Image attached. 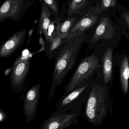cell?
Here are the masks:
<instances>
[{
	"label": "cell",
	"mask_w": 129,
	"mask_h": 129,
	"mask_svg": "<svg viewBox=\"0 0 129 129\" xmlns=\"http://www.w3.org/2000/svg\"><path fill=\"white\" fill-rule=\"evenodd\" d=\"M88 3V0H68L60 12L61 20L76 15H83Z\"/></svg>",
	"instance_id": "obj_11"
},
{
	"label": "cell",
	"mask_w": 129,
	"mask_h": 129,
	"mask_svg": "<svg viewBox=\"0 0 129 129\" xmlns=\"http://www.w3.org/2000/svg\"><path fill=\"white\" fill-rule=\"evenodd\" d=\"M88 86L87 84L84 83L70 92L63 94L56 104L55 111L60 113L80 111L78 105V100Z\"/></svg>",
	"instance_id": "obj_7"
},
{
	"label": "cell",
	"mask_w": 129,
	"mask_h": 129,
	"mask_svg": "<svg viewBox=\"0 0 129 129\" xmlns=\"http://www.w3.org/2000/svg\"><path fill=\"white\" fill-rule=\"evenodd\" d=\"M12 71V67L6 69L5 71V76H7L10 74Z\"/></svg>",
	"instance_id": "obj_22"
},
{
	"label": "cell",
	"mask_w": 129,
	"mask_h": 129,
	"mask_svg": "<svg viewBox=\"0 0 129 129\" xmlns=\"http://www.w3.org/2000/svg\"><path fill=\"white\" fill-rule=\"evenodd\" d=\"M115 4V0H101V9L102 11L107 10L109 8L114 6Z\"/></svg>",
	"instance_id": "obj_19"
},
{
	"label": "cell",
	"mask_w": 129,
	"mask_h": 129,
	"mask_svg": "<svg viewBox=\"0 0 129 129\" xmlns=\"http://www.w3.org/2000/svg\"><path fill=\"white\" fill-rule=\"evenodd\" d=\"M120 72L121 89L124 94L126 95L128 92L129 78V62L127 56H124L121 60Z\"/></svg>",
	"instance_id": "obj_17"
},
{
	"label": "cell",
	"mask_w": 129,
	"mask_h": 129,
	"mask_svg": "<svg viewBox=\"0 0 129 129\" xmlns=\"http://www.w3.org/2000/svg\"><path fill=\"white\" fill-rule=\"evenodd\" d=\"M8 118V116L6 113L2 109L0 110V121L1 122H4Z\"/></svg>",
	"instance_id": "obj_20"
},
{
	"label": "cell",
	"mask_w": 129,
	"mask_h": 129,
	"mask_svg": "<svg viewBox=\"0 0 129 129\" xmlns=\"http://www.w3.org/2000/svg\"><path fill=\"white\" fill-rule=\"evenodd\" d=\"M113 50L109 48L103 54L102 58L104 82L108 83L111 80Z\"/></svg>",
	"instance_id": "obj_16"
},
{
	"label": "cell",
	"mask_w": 129,
	"mask_h": 129,
	"mask_svg": "<svg viewBox=\"0 0 129 129\" xmlns=\"http://www.w3.org/2000/svg\"><path fill=\"white\" fill-rule=\"evenodd\" d=\"M102 11L100 4L89 8L72 29L69 37L78 33H84L90 28L97 21Z\"/></svg>",
	"instance_id": "obj_9"
},
{
	"label": "cell",
	"mask_w": 129,
	"mask_h": 129,
	"mask_svg": "<svg viewBox=\"0 0 129 129\" xmlns=\"http://www.w3.org/2000/svg\"><path fill=\"white\" fill-rule=\"evenodd\" d=\"M31 62L30 56L21 54L11 66L10 81L14 92L19 93L23 90L30 71Z\"/></svg>",
	"instance_id": "obj_4"
},
{
	"label": "cell",
	"mask_w": 129,
	"mask_h": 129,
	"mask_svg": "<svg viewBox=\"0 0 129 129\" xmlns=\"http://www.w3.org/2000/svg\"><path fill=\"white\" fill-rule=\"evenodd\" d=\"M114 32V28L109 19L104 17L100 20L90 39V43H93L101 40H111Z\"/></svg>",
	"instance_id": "obj_12"
},
{
	"label": "cell",
	"mask_w": 129,
	"mask_h": 129,
	"mask_svg": "<svg viewBox=\"0 0 129 129\" xmlns=\"http://www.w3.org/2000/svg\"><path fill=\"white\" fill-rule=\"evenodd\" d=\"M100 66L99 59L95 55L92 54L84 58L65 86L63 94L69 93L83 85Z\"/></svg>",
	"instance_id": "obj_3"
},
{
	"label": "cell",
	"mask_w": 129,
	"mask_h": 129,
	"mask_svg": "<svg viewBox=\"0 0 129 129\" xmlns=\"http://www.w3.org/2000/svg\"><path fill=\"white\" fill-rule=\"evenodd\" d=\"M52 11L55 19H60L59 4L58 0H42Z\"/></svg>",
	"instance_id": "obj_18"
},
{
	"label": "cell",
	"mask_w": 129,
	"mask_h": 129,
	"mask_svg": "<svg viewBox=\"0 0 129 129\" xmlns=\"http://www.w3.org/2000/svg\"><path fill=\"white\" fill-rule=\"evenodd\" d=\"M68 38L62 39L56 36L49 42L45 43L46 57H48L49 59L55 58L63 48L68 41Z\"/></svg>",
	"instance_id": "obj_15"
},
{
	"label": "cell",
	"mask_w": 129,
	"mask_h": 129,
	"mask_svg": "<svg viewBox=\"0 0 129 129\" xmlns=\"http://www.w3.org/2000/svg\"><path fill=\"white\" fill-rule=\"evenodd\" d=\"M83 15H76L62 20L57 19L56 35L62 39L69 37L72 29Z\"/></svg>",
	"instance_id": "obj_13"
},
{
	"label": "cell",
	"mask_w": 129,
	"mask_h": 129,
	"mask_svg": "<svg viewBox=\"0 0 129 129\" xmlns=\"http://www.w3.org/2000/svg\"><path fill=\"white\" fill-rule=\"evenodd\" d=\"M85 32L78 33L69 37L63 48L55 57L49 100L52 99L56 88L61 84L66 76L75 66L78 54L85 41Z\"/></svg>",
	"instance_id": "obj_1"
},
{
	"label": "cell",
	"mask_w": 129,
	"mask_h": 129,
	"mask_svg": "<svg viewBox=\"0 0 129 129\" xmlns=\"http://www.w3.org/2000/svg\"><path fill=\"white\" fill-rule=\"evenodd\" d=\"M40 83L35 84L28 89L25 96L23 109L27 123L32 121L36 117L37 106L40 97Z\"/></svg>",
	"instance_id": "obj_8"
},
{
	"label": "cell",
	"mask_w": 129,
	"mask_h": 129,
	"mask_svg": "<svg viewBox=\"0 0 129 129\" xmlns=\"http://www.w3.org/2000/svg\"><path fill=\"white\" fill-rule=\"evenodd\" d=\"M80 111L66 113L55 111L41 124V129H65L77 123Z\"/></svg>",
	"instance_id": "obj_6"
},
{
	"label": "cell",
	"mask_w": 129,
	"mask_h": 129,
	"mask_svg": "<svg viewBox=\"0 0 129 129\" xmlns=\"http://www.w3.org/2000/svg\"><path fill=\"white\" fill-rule=\"evenodd\" d=\"M41 6V12L38 21V31L43 34L45 38L47 36L50 25L54 18L52 13L42 0H39Z\"/></svg>",
	"instance_id": "obj_14"
},
{
	"label": "cell",
	"mask_w": 129,
	"mask_h": 129,
	"mask_svg": "<svg viewBox=\"0 0 129 129\" xmlns=\"http://www.w3.org/2000/svg\"><path fill=\"white\" fill-rule=\"evenodd\" d=\"M108 96L104 86H93L89 94L85 110L87 119L91 123L99 125L107 115Z\"/></svg>",
	"instance_id": "obj_2"
},
{
	"label": "cell",
	"mask_w": 129,
	"mask_h": 129,
	"mask_svg": "<svg viewBox=\"0 0 129 129\" xmlns=\"http://www.w3.org/2000/svg\"><path fill=\"white\" fill-rule=\"evenodd\" d=\"M34 1V0H6L0 8V22L8 19L20 21Z\"/></svg>",
	"instance_id": "obj_5"
},
{
	"label": "cell",
	"mask_w": 129,
	"mask_h": 129,
	"mask_svg": "<svg viewBox=\"0 0 129 129\" xmlns=\"http://www.w3.org/2000/svg\"><path fill=\"white\" fill-rule=\"evenodd\" d=\"M27 31L23 28L11 36L1 45L0 48V57H9L21 46L26 39Z\"/></svg>",
	"instance_id": "obj_10"
},
{
	"label": "cell",
	"mask_w": 129,
	"mask_h": 129,
	"mask_svg": "<svg viewBox=\"0 0 129 129\" xmlns=\"http://www.w3.org/2000/svg\"><path fill=\"white\" fill-rule=\"evenodd\" d=\"M124 19L125 20L127 25L129 27V13H124L122 14Z\"/></svg>",
	"instance_id": "obj_21"
}]
</instances>
